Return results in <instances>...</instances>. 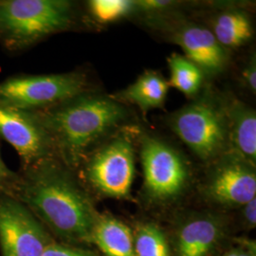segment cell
I'll list each match as a JSON object with an SVG mask.
<instances>
[{
    "label": "cell",
    "instance_id": "1",
    "mask_svg": "<svg viewBox=\"0 0 256 256\" xmlns=\"http://www.w3.org/2000/svg\"><path fill=\"white\" fill-rule=\"evenodd\" d=\"M10 196L42 224L72 242L92 241L98 214L70 169L50 156L22 166Z\"/></svg>",
    "mask_w": 256,
    "mask_h": 256
},
{
    "label": "cell",
    "instance_id": "25",
    "mask_svg": "<svg viewBox=\"0 0 256 256\" xmlns=\"http://www.w3.org/2000/svg\"><path fill=\"white\" fill-rule=\"evenodd\" d=\"M238 256H256L252 252L248 250H238Z\"/></svg>",
    "mask_w": 256,
    "mask_h": 256
},
{
    "label": "cell",
    "instance_id": "12",
    "mask_svg": "<svg viewBox=\"0 0 256 256\" xmlns=\"http://www.w3.org/2000/svg\"><path fill=\"white\" fill-rule=\"evenodd\" d=\"M225 102L228 122L229 150L250 164L256 160V114L244 102L232 99Z\"/></svg>",
    "mask_w": 256,
    "mask_h": 256
},
{
    "label": "cell",
    "instance_id": "23",
    "mask_svg": "<svg viewBox=\"0 0 256 256\" xmlns=\"http://www.w3.org/2000/svg\"><path fill=\"white\" fill-rule=\"evenodd\" d=\"M172 5L171 1H135V10L142 12H156L169 8Z\"/></svg>",
    "mask_w": 256,
    "mask_h": 256
},
{
    "label": "cell",
    "instance_id": "11",
    "mask_svg": "<svg viewBox=\"0 0 256 256\" xmlns=\"http://www.w3.org/2000/svg\"><path fill=\"white\" fill-rule=\"evenodd\" d=\"M174 41L186 58L198 66L203 74H220L228 62V54L212 30L196 24H186L174 34Z\"/></svg>",
    "mask_w": 256,
    "mask_h": 256
},
{
    "label": "cell",
    "instance_id": "4",
    "mask_svg": "<svg viewBox=\"0 0 256 256\" xmlns=\"http://www.w3.org/2000/svg\"><path fill=\"white\" fill-rule=\"evenodd\" d=\"M174 134L203 160H212L229 150L225 102L210 93L176 111L169 119Z\"/></svg>",
    "mask_w": 256,
    "mask_h": 256
},
{
    "label": "cell",
    "instance_id": "8",
    "mask_svg": "<svg viewBox=\"0 0 256 256\" xmlns=\"http://www.w3.org/2000/svg\"><path fill=\"white\" fill-rule=\"evenodd\" d=\"M140 158L147 192L167 200L182 191L188 169L182 155L160 138L144 135L140 138Z\"/></svg>",
    "mask_w": 256,
    "mask_h": 256
},
{
    "label": "cell",
    "instance_id": "14",
    "mask_svg": "<svg viewBox=\"0 0 256 256\" xmlns=\"http://www.w3.org/2000/svg\"><path fill=\"white\" fill-rule=\"evenodd\" d=\"M220 223L212 218L190 220L178 238V256H208L220 239Z\"/></svg>",
    "mask_w": 256,
    "mask_h": 256
},
{
    "label": "cell",
    "instance_id": "26",
    "mask_svg": "<svg viewBox=\"0 0 256 256\" xmlns=\"http://www.w3.org/2000/svg\"><path fill=\"white\" fill-rule=\"evenodd\" d=\"M223 256H238V250H230L229 252L225 254Z\"/></svg>",
    "mask_w": 256,
    "mask_h": 256
},
{
    "label": "cell",
    "instance_id": "16",
    "mask_svg": "<svg viewBox=\"0 0 256 256\" xmlns=\"http://www.w3.org/2000/svg\"><path fill=\"white\" fill-rule=\"evenodd\" d=\"M212 32L225 48H236L246 44L252 36V26L246 12L228 10L214 19Z\"/></svg>",
    "mask_w": 256,
    "mask_h": 256
},
{
    "label": "cell",
    "instance_id": "17",
    "mask_svg": "<svg viewBox=\"0 0 256 256\" xmlns=\"http://www.w3.org/2000/svg\"><path fill=\"white\" fill-rule=\"evenodd\" d=\"M171 72L169 86L178 90L188 97L196 95L203 82V72L185 56L173 54L168 57Z\"/></svg>",
    "mask_w": 256,
    "mask_h": 256
},
{
    "label": "cell",
    "instance_id": "18",
    "mask_svg": "<svg viewBox=\"0 0 256 256\" xmlns=\"http://www.w3.org/2000/svg\"><path fill=\"white\" fill-rule=\"evenodd\" d=\"M136 256H170L164 232L154 224L138 227L134 238Z\"/></svg>",
    "mask_w": 256,
    "mask_h": 256
},
{
    "label": "cell",
    "instance_id": "22",
    "mask_svg": "<svg viewBox=\"0 0 256 256\" xmlns=\"http://www.w3.org/2000/svg\"><path fill=\"white\" fill-rule=\"evenodd\" d=\"M243 79L252 92L256 90V56H252L248 66L243 70Z\"/></svg>",
    "mask_w": 256,
    "mask_h": 256
},
{
    "label": "cell",
    "instance_id": "2",
    "mask_svg": "<svg viewBox=\"0 0 256 256\" xmlns=\"http://www.w3.org/2000/svg\"><path fill=\"white\" fill-rule=\"evenodd\" d=\"M34 114L50 138L55 156L70 169L80 166L96 144L126 118L120 102L90 90Z\"/></svg>",
    "mask_w": 256,
    "mask_h": 256
},
{
    "label": "cell",
    "instance_id": "24",
    "mask_svg": "<svg viewBox=\"0 0 256 256\" xmlns=\"http://www.w3.org/2000/svg\"><path fill=\"white\" fill-rule=\"evenodd\" d=\"M245 210H244V216L248 222L254 226L256 222V198H254L252 200L248 202L247 204L244 205Z\"/></svg>",
    "mask_w": 256,
    "mask_h": 256
},
{
    "label": "cell",
    "instance_id": "9",
    "mask_svg": "<svg viewBox=\"0 0 256 256\" xmlns=\"http://www.w3.org/2000/svg\"><path fill=\"white\" fill-rule=\"evenodd\" d=\"M0 137L16 150L22 166L55 156L50 138L34 113L0 106Z\"/></svg>",
    "mask_w": 256,
    "mask_h": 256
},
{
    "label": "cell",
    "instance_id": "21",
    "mask_svg": "<svg viewBox=\"0 0 256 256\" xmlns=\"http://www.w3.org/2000/svg\"><path fill=\"white\" fill-rule=\"evenodd\" d=\"M42 256H95L90 252H84L79 248L64 246L61 244H56L52 242L48 247L46 248V250Z\"/></svg>",
    "mask_w": 256,
    "mask_h": 256
},
{
    "label": "cell",
    "instance_id": "13",
    "mask_svg": "<svg viewBox=\"0 0 256 256\" xmlns=\"http://www.w3.org/2000/svg\"><path fill=\"white\" fill-rule=\"evenodd\" d=\"M169 82L156 72H146L137 80L117 95L112 97L117 102H128L140 110L147 111L160 108L164 106Z\"/></svg>",
    "mask_w": 256,
    "mask_h": 256
},
{
    "label": "cell",
    "instance_id": "19",
    "mask_svg": "<svg viewBox=\"0 0 256 256\" xmlns=\"http://www.w3.org/2000/svg\"><path fill=\"white\" fill-rule=\"evenodd\" d=\"M92 18L99 23H110L126 16L135 10V1L92 0L88 3Z\"/></svg>",
    "mask_w": 256,
    "mask_h": 256
},
{
    "label": "cell",
    "instance_id": "6",
    "mask_svg": "<svg viewBox=\"0 0 256 256\" xmlns=\"http://www.w3.org/2000/svg\"><path fill=\"white\" fill-rule=\"evenodd\" d=\"M84 174L98 192L115 198H126L135 174L132 142L120 135L90 152L84 158Z\"/></svg>",
    "mask_w": 256,
    "mask_h": 256
},
{
    "label": "cell",
    "instance_id": "10",
    "mask_svg": "<svg viewBox=\"0 0 256 256\" xmlns=\"http://www.w3.org/2000/svg\"><path fill=\"white\" fill-rule=\"evenodd\" d=\"M223 156L207 185V194L221 204L244 206L256 198L254 165L230 151Z\"/></svg>",
    "mask_w": 256,
    "mask_h": 256
},
{
    "label": "cell",
    "instance_id": "3",
    "mask_svg": "<svg viewBox=\"0 0 256 256\" xmlns=\"http://www.w3.org/2000/svg\"><path fill=\"white\" fill-rule=\"evenodd\" d=\"M75 5L66 0H0V44L24 50L74 27Z\"/></svg>",
    "mask_w": 256,
    "mask_h": 256
},
{
    "label": "cell",
    "instance_id": "20",
    "mask_svg": "<svg viewBox=\"0 0 256 256\" xmlns=\"http://www.w3.org/2000/svg\"><path fill=\"white\" fill-rule=\"evenodd\" d=\"M18 174L8 168L0 153V194L10 196L18 182Z\"/></svg>",
    "mask_w": 256,
    "mask_h": 256
},
{
    "label": "cell",
    "instance_id": "15",
    "mask_svg": "<svg viewBox=\"0 0 256 256\" xmlns=\"http://www.w3.org/2000/svg\"><path fill=\"white\" fill-rule=\"evenodd\" d=\"M92 241L108 256H136L131 230L112 216H98Z\"/></svg>",
    "mask_w": 256,
    "mask_h": 256
},
{
    "label": "cell",
    "instance_id": "7",
    "mask_svg": "<svg viewBox=\"0 0 256 256\" xmlns=\"http://www.w3.org/2000/svg\"><path fill=\"white\" fill-rule=\"evenodd\" d=\"M52 243L43 224L16 198L0 194L2 256H42Z\"/></svg>",
    "mask_w": 256,
    "mask_h": 256
},
{
    "label": "cell",
    "instance_id": "5",
    "mask_svg": "<svg viewBox=\"0 0 256 256\" xmlns=\"http://www.w3.org/2000/svg\"><path fill=\"white\" fill-rule=\"evenodd\" d=\"M88 92L82 72L43 75H14L0 82V106L28 113L54 108Z\"/></svg>",
    "mask_w": 256,
    "mask_h": 256
}]
</instances>
